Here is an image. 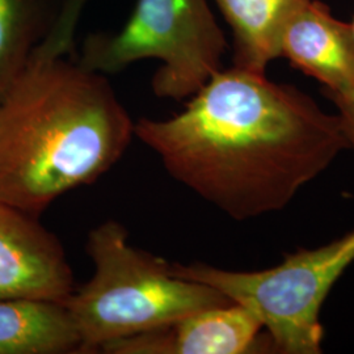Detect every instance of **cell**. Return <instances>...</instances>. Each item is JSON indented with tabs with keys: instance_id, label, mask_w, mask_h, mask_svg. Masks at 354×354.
Instances as JSON below:
<instances>
[{
	"instance_id": "cell-1",
	"label": "cell",
	"mask_w": 354,
	"mask_h": 354,
	"mask_svg": "<svg viewBox=\"0 0 354 354\" xmlns=\"http://www.w3.org/2000/svg\"><path fill=\"white\" fill-rule=\"evenodd\" d=\"M134 136L171 176L236 221L285 209L349 150L337 114L235 66L212 76L183 112L140 118Z\"/></svg>"
},
{
	"instance_id": "cell-2",
	"label": "cell",
	"mask_w": 354,
	"mask_h": 354,
	"mask_svg": "<svg viewBox=\"0 0 354 354\" xmlns=\"http://www.w3.org/2000/svg\"><path fill=\"white\" fill-rule=\"evenodd\" d=\"M133 136L105 75L35 51L0 100V203L38 216L109 171Z\"/></svg>"
},
{
	"instance_id": "cell-3",
	"label": "cell",
	"mask_w": 354,
	"mask_h": 354,
	"mask_svg": "<svg viewBox=\"0 0 354 354\" xmlns=\"http://www.w3.org/2000/svg\"><path fill=\"white\" fill-rule=\"evenodd\" d=\"M113 219L88 234L95 273L62 304L82 339L83 353L165 328L203 308L232 304L213 288L181 279L165 259L133 247Z\"/></svg>"
},
{
	"instance_id": "cell-4",
	"label": "cell",
	"mask_w": 354,
	"mask_h": 354,
	"mask_svg": "<svg viewBox=\"0 0 354 354\" xmlns=\"http://www.w3.org/2000/svg\"><path fill=\"white\" fill-rule=\"evenodd\" d=\"M353 263L352 231L314 250L288 253L279 266L264 270L234 272L203 263L172 264V270L251 311L266 329L273 352L319 354L324 340L322 307Z\"/></svg>"
},
{
	"instance_id": "cell-5",
	"label": "cell",
	"mask_w": 354,
	"mask_h": 354,
	"mask_svg": "<svg viewBox=\"0 0 354 354\" xmlns=\"http://www.w3.org/2000/svg\"><path fill=\"white\" fill-rule=\"evenodd\" d=\"M227 41L209 0H137L115 33H92L77 64L102 75L140 59L160 61L152 91L160 99L192 97L222 70Z\"/></svg>"
},
{
	"instance_id": "cell-6",
	"label": "cell",
	"mask_w": 354,
	"mask_h": 354,
	"mask_svg": "<svg viewBox=\"0 0 354 354\" xmlns=\"http://www.w3.org/2000/svg\"><path fill=\"white\" fill-rule=\"evenodd\" d=\"M74 276L58 238L37 216L0 203V299L64 302Z\"/></svg>"
},
{
	"instance_id": "cell-7",
	"label": "cell",
	"mask_w": 354,
	"mask_h": 354,
	"mask_svg": "<svg viewBox=\"0 0 354 354\" xmlns=\"http://www.w3.org/2000/svg\"><path fill=\"white\" fill-rule=\"evenodd\" d=\"M261 322L241 304L203 308L176 323L105 345L111 354H245L259 345Z\"/></svg>"
},
{
	"instance_id": "cell-8",
	"label": "cell",
	"mask_w": 354,
	"mask_h": 354,
	"mask_svg": "<svg viewBox=\"0 0 354 354\" xmlns=\"http://www.w3.org/2000/svg\"><path fill=\"white\" fill-rule=\"evenodd\" d=\"M279 57L317 79L330 99L354 89V28L336 19L324 3L308 0L285 26Z\"/></svg>"
},
{
	"instance_id": "cell-9",
	"label": "cell",
	"mask_w": 354,
	"mask_h": 354,
	"mask_svg": "<svg viewBox=\"0 0 354 354\" xmlns=\"http://www.w3.org/2000/svg\"><path fill=\"white\" fill-rule=\"evenodd\" d=\"M83 353L82 339L62 302L0 299V354Z\"/></svg>"
},
{
	"instance_id": "cell-10",
	"label": "cell",
	"mask_w": 354,
	"mask_h": 354,
	"mask_svg": "<svg viewBox=\"0 0 354 354\" xmlns=\"http://www.w3.org/2000/svg\"><path fill=\"white\" fill-rule=\"evenodd\" d=\"M234 37V66L266 74V66L279 57L281 36L308 0H214Z\"/></svg>"
},
{
	"instance_id": "cell-11",
	"label": "cell",
	"mask_w": 354,
	"mask_h": 354,
	"mask_svg": "<svg viewBox=\"0 0 354 354\" xmlns=\"http://www.w3.org/2000/svg\"><path fill=\"white\" fill-rule=\"evenodd\" d=\"M64 0H0V100L54 32Z\"/></svg>"
},
{
	"instance_id": "cell-12",
	"label": "cell",
	"mask_w": 354,
	"mask_h": 354,
	"mask_svg": "<svg viewBox=\"0 0 354 354\" xmlns=\"http://www.w3.org/2000/svg\"><path fill=\"white\" fill-rule=\"evenodd\" d=\"M352 24L354 28V19ZM330 102H333L337 108L336 114L340 118L344 136L348 142L349 150L354 152V89L345 96L330 99Z\"/></svg>"
},
{
	"instance_id": "cell-13",
	"label": "cell",
	"mask_w": 354,
	"mask_h": 354,
	"mask_svg": "<svg viewBox=\"0 0 354 354\" xmlns=\"http://www.w3.org/2000/svg\"><path fill=\"white\" fill-rule=\"evenodd\" d=\"M88 0H64V10L58 21V30L64 35H75L80 13Z\"/></svg>"
}]
</instances>
